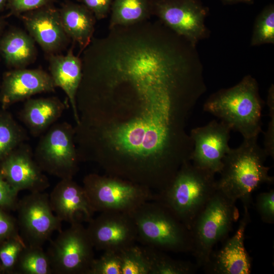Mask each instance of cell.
Segmentation results:
<instances>
[{"label": "cell", "instance_id": "cell-1", "mask_svg": "<svg viewBox=\"0 0 274 274\" xmlns=\"http://www.w3.org/2000/svg\"><path fill=\"white\" fill-rule=\"evenodd\" d=\"M147 108L135 120L119 126L110 133L113 144L123 153L140 156L162 144L167 139L174 119L171 98L160 90H150Z\"/></svg>", "mask_w": 274, "mask_h": 274}, {"label": "cell", "instance_id": "cell-2", "mask_svg": "<svg viewBox=\"0 0 274 274\" xmlns=\"http://www.w3.org/2000/svg\"><path fill=\"white\" fill-rule=\"evenodd\" d=\"M258 137L244 139L238 147L230 148L223 159L217 189L234 202L250 207L253 193L262 185L271 184L273 177L265 162L268 155L259 145Z\"/></svg>", "mask_w": 274, "mask_h": 274}, {"label": "cell", "instance_id": "cell-3", "mask_svg": "<svg viewBox=\"0 0 274 274\" xmlns=\"http://www.w3.org/2000/svg\"><path fill=\"white\" fill-rule=\"evenodd\" d=\"M261 99L256 80L250 75L238 83L211 95L203 107L204 112L219 119L244 139L258 137L262 131Z\"/></svg>", "mask_w": 274, "mask_h": 274}, {"label": "cell", "instance_id": "cell-4", "mask_svg": "<svg viewBox=\"0 0 274 274\" xmlns=\"http://www.w3.org/2000/svg\"><path fill=\"white\" fill-rule=\"evenodd\" d=\"M216 174L185 161L154 199L165 205L190 230L198 214L217 190Z\"/></svg>", "mask_w": 274, "mask_h": 274}, {"label": "cell", "instance_id": "cell-5", "mask_svg": "<svg viewBox=\"0 0 274 274\" xmlns=\"http://www.w3.org/2000/svg\"><path fill=\"white\" fill-rule=\"evenodd\" d=\"M142 246L163 252L191 253L190 230L163 203L153 199L130 213Z\"/></svg>", "mask_w": 274, "mask_h": 274}, {"label": "cell", "instance_id": "cell-6", "mask_svg": "<svg viewBox=\"0 0 274 274\" xmlns=\"http://www.w3.org/2000/svg\"><path fill=\"white\" fill-rule=\"evenodd\" d=\"M239 217L236 202L217 190L195 218L190 229L197 268L208 262L214 246L224 239Z\"/></svg>", "mask_w": 274, "mask_h": 274}, {"label": "cell", "instance_id": "cell-7", "mask_svg": "<svg viewBox=\"0 0 274 274\" xmlns=\"http://www.w3.org/2000/svg\"><path fill=\"white\" fill-rule=\"evenodd\" d=\"M83 188L95 212L131 213L155 197L152 190L131 181L95 175L85 178Z\"/></svg>", "mask_w": 274, "mask_h": 274}, {"label": "cell", "instance_id": "cell-8", "mask_svg": "<svg viewBox=\"0 0 274 274\" xmlns=\"http://www.w3.org/2000/svg\"><path fill=\"white\" fill-rule=\"evenodd\" d=\"M94 249L86 228L82 223L71 224L59 231L47 252L53 273L88 274L95 259Z\"/></svg>", "mask_w": 274, "mask_h": 274}, {"label": "cell", "instance_id": "cell-9", "mask_svg": "<svg viewBox=\"0 0 274 274\" xmlns=\"http://www.w3.org/2000/svg\"><path fill=\"white\" fill-rule=\"evenodd\" d=\"M74 133L71 125L63 122L54 123L42 136L33 156L43 172L60 179H72L77 164Z\"/></svg>", "mask_w": 274, "mask_h": 274}, {"label": "cell", "instance_id": "cell-10", "mask_svg": "<svg viewBox=\"0 0 274 274\" xmlns=\"http://www.w3.org/2000/svg\"><path fill=\"white\" fill-rule=\"evenodd\" d=\"M20 234L30 246H42L55 231H61V222L53 213L49 195L33 192L17 203Z\"/></svg>", "mask_w": 274, "mask_h": 274}, {"label": "cell", "instance_id": "cell-11", "mask_svg": "<svg viewBox=\"0 0 274 274\" xmlns=\"http://www.w3.org/2000/svg\"><path fill=\"white\" fill-rule=\"evenodd\" d=\"M152 11L193 47L207 36L208 8L199 0H155Z\"/></svg>", "mask_w": 274, "mask_h": 274}, {"label": "cell", "instance_id": "cell-12", "mask_svg": "<svg viewBox=\"0 0 274 274\" xmlns=\"http://www.w3.org/2000/svg\"><path fill=\"white\" fill-rule=\"evenodd\" d=\"M86 230L94 248L120 252L138 242V232L130 213H100L88 223Z\"/></svg>", "mask_w": 274, "mask_h": 274}, {"label": "cell", "instance_id": "cell-13", "mask_svg": "<svg viewBox=\"0 0 274 274\" xmlns=\"http://www.w3.org/2000/svg\"><path fill=\"white\" fill-rule=\"evenodd\" d=\"M231 129L224 122L213 120L191 130L193 149L190 161L196 167L219 173L223 159L230 149Z\"/></svg>", "mask_w": 274, "mask_h": 274}, {"label": "cell", "instance_id": "cell-14", "mask_svg": "<svg viewBox=\"0 0 274 274\" xmlns=\"http://www.w3.org/2000/svg\"><path fill=\"white\" fill-rule=\"evenodd\" d=\"M35 160L30 146L23 143L0 162V174L18 194L43 192L49 186L47 177Z\"/></svg>", "mask_w": 274, "mask_h": 274}, {"label": "cell", "instance_id": "cell-15", "mask_svg": "<svg viewBox=\"0 0 274 274\" xmlns=\"http://www.w3.org/2000/svg\"><path fill=\"white\" fill-rule=\"evenodd\" d=\"M244 213L234 234L223 246L211 253L208 263L203 267L210 274H250L252 259L245 246V233L250 222L249 207L243 206Z\"/></svg>", "mask_w": 274, "mask_h": 274}, {"label": "cell", "instance_id": "cell-16", "mask_svg": "<svg viewBox=\"0 0 274 274\" xmlns=\"http://www.w3.org/2000/svg\"><path fill=\"white\" fill-rule=\"evenodd\" d=\"M55 87L49 74L41 69L16 68L5 72L0 89V102L6 109L33 95L54 92Z\"/></svg>", "mask_w": 274, "mask_h": 274}, {"label": "cell", "instance_id": "cell-17", "mask_svg": "<svg viewBox=\"0 0 274 274\" xmlns=\"http://www.w3.org/2000/svg\"><path fill=\"white\" fill-rule=\"evenodd\" d=\"M19 16L28 34L49 55L56 54L67 45L70 38L62 27L59 9L52 5Z\"/></svg>", "mask_w": 274, "mask_h": 274}, {"label": "cell", "instance_id": "cell-18", "mask_svg": "<svg viewBox=\"0 0 274 274\" xmlns=\"http://www.w3.org/2000/svg\"><path fill=\"white\" fill-rule=\"evenodd\" d=\"M51 209L58 219L70 224L88 223L95 213L85 191L72 179H61L49 195Z\"/></svg>", "mask_w": 274, "mask_h": 274}, {"label": "cell", "instance_id": "cell-19", "mask_svg": "<svg viewBox=\"0 0 274 274\" xmlns=\"http://www.w3.org/2000/svg\"><path fill=\"white\" fill-rule=\"evenodd\" d=\"M49 62V74L55 87L61 88L67 96L78 124L80 119L76 97L82 78L81 60L74 54L72 48L65 55H50Z\"/></svg>", "mask_w": 274, "mask_h": 274}, {"label": "cell", "instance_id": "cell-20", "mask_svg": "<svg viewBox=\"0 0 274 274\" xmlns=\"http://www.w3.org/2000/svg\"><path fill=\"white\" fill-rule=\"evenodd\" d=\"M65 104L57 97L28 98L19 112L29 133L37 137L46 132L61 117Z\"/></svg>", "mask_w": 274, "mask_h": 274}, {"label": "cell", "instance_id": "cell-21", "mask_svg": "<svg viewBox=\"0 0 274 274\" xmlns=\"http://www.w3.org/2000/svg\"><path fill=\"white\" fill-rule=\"evenodd\" d=\"M63 29L70 39L84 49L91 42L94 30L95 17L82 4L72 2L64 3L59 9Z\"/></svg>", "mask_w": 274, "mask_h": 274}, {"label": "cell", "instance_id": "cell-22", "mask_svg": "<svg viewBox=\"0 0 274 274\" xmlns=\"http://www.w3.org/2000/svg\"><path fill=\"white\" fill-rule=\"evenodd\" d=\"M35 42L26 32L11 28L0 38V54L8 66L14 69L25 68L36 58Z\"/></svg>", "mask_w": 274, "mask_h": 274}, {"label": "cell", "instance_id": "cell-23", "mask_svg": "<svg viewBox=\"0 0 274 274\" xmlns=\"http://www.w3.org/2000/svg\"><path fill=\"white\" fill-rule=\"evenodd\" d=\"M110 27L128 25L147 18L152 11L151 0H113Z\"/></svg>", "mask_w": 274, "mask_h": 274}, {"label": "cell", "instance_id": "cell-24", "mask_svg": "<svg viewBox=\"0 0 274 274\" xmlns=\"http://www.w3.org/2000/svg\"><path fill=\"white\" fill-rule=\"evenodd\" d=\"M150 274H193L197 267L190 261L175 259L161 250L142 246Z\"/></svg>", "mask_w": 274, "mask_h": 274}, {"label": "cell", "instance_id": "cell-25", "mask_svg": "<svg viewBox=\"0 0 274 274\" xmlns=\"http://www.w3.org/2000/svg\"><path fill=\"white\" fill-rule=\"evenodd\" d=\"M26 130L6 109L0 110V162L28 140Z\"/></svg>", "mask_w": 274, "mask_h": 274}, {"label": "cell", "instance_id": "cell-26", "mask_svg": "<svg viewBox=\"0 0 274 274\" xmlns=\"http://www.w3.org/2000/svg\"><path fill=\"white\" fill-rule=\"evenodd\" d=\"M16 268L21 274L53 273L49 257L42 246L27 244L20 253Z\"/></svg>", "mask_w": 274, "mask_h": 274}, {"label": "cell", "instance_id": "cell-27", "mask_svg": "<svg viewBox=\"0 0 274 274\" xmlns=\"http://www.w3.org/2000/svg\"><path fill=\"white\" fill-rule=\"evenodd\" d=\"M274 43V5L270 4L257 16L251 40L252 46Z\"/></svg>", "mask_w": 274, "mask_h": 274}, {"label": "cell", "instance_id": "cell-28", "mask_svg": "<svg viewBox=\"0 0 274 274\" xmlns=\"http://www.w3.org/2000/svg\"><path fill=\"white\" fill-rule=\"evenodd\" d=\"M122 274H150L142 246L135 244L119 252Z\"/></svg>", "mask_w": 274, "mask_h": 274}, {"label": "cell", "instance_id": "cell-29", "mask_svg": "<svg viewBox=\"0 0 274 274\" xmlns=\"http://www.w3.org/2000/svg\"><path fill=\"white\" fill-rule=\"evenodd\" d=\"M27 244L17 233L0 244V262L3 269L12 270L16 268L19 257Z\"/></svg>", "mask_w": 274, "mask_h": 274}, {"label": "cell", "instance_id": "cell-30", "mask_svg": "<svg viewBox=\"0 0 274 274\" xmlns=\"http://www.w3.org/2000/svg\"><path fill=\"white\" fill-rule=\"evenodd\" d=\"M88 274H122L119 252L104 251L100 258L94 259Z\"/></svg>", "mask_w": 274, "mask_h": 274}, {"label": "cell", "instance_id": "cell-31", "mask_svg": "<svg viewBox=\"0 0 274 274\" xmlns=\"http://www.w3.org/2000/svg\"><path fill=\"white\" fill-rule=\"evenodd\" d=\"M255 207L261 221L265 223H274V190L258 194Z\"/></svg>", "mask_w": 274, "mask_h": 274}, {"label": "cell", "instance_id": "cell-32", "mask_svg": "<svg viewBox=\"0 0 274 274\" xmlns=\"http://www.w3.org/2000/svg\"><path fill=\"white\" fill-rule=\"evenodd\" d=\"M271 85L268 90L267 105L270 121L264 133V149L268 156L274 157V89Z\"/></svg>", "mask_w": 274, "mask_h": 274}, {"label": "cell", "instance_id": "cell-33", "mask_svg": "<svg viewBox=\"0 0 274 274\" xmlns=\"http://www.w3.org/2000/svg\"><path fill=\"white\" fill-rule=\"evenodd\" d=\"M54 0H8L6 7L9 15L20 16L23 13L52 5Z\"/></svg>", "mask_w": 274, "mask_h": 274}, {"label": "cell", "instance_id": "cell-34", "mask_svg": "<svg viewBox=\"0 0 274 274\" xmlns=\"http://www.w3.org/2000/svg\"><path fill=\"white\" fill-rule=\"evenodd\" d=\"M88 9L98 20L108 15L113 0H78Z\"/></svg>", "mask_w": 274, "mask_h": 274}, {"label": "cell", "instance_id": "cell-35", "mask_svg": "<svg viewBox=\"0 0 274 274\" xmlns=\"http://www.w3.org/2000/svg\"><path fill=\"white\" fill-rule=\"evenodd\" d=\"M17 193L0 174V208L17 207Z\"/></svg>", "mask_w": 274, "mask_h": 274}, {"label": "cell", "instance_id": "cell-36", "mask_svg": "<svg viewBox=\"0 0 274 274\" xmlns=\"http://www.w3.org/2000/svg\"><path fill=\"white\" fill-rule=\"evenodd\" d=\"M17 233L15 222L0 208V244Z\"/></svg>", "mask_w": 274, "mask_h": 274}, {"label": "cell", "instance_id": "cell-37", "mask_svg": "<svg viewBox=\"0 0 274 274\" xmlns=\"http://www.w3.org/2000/svg\"><path fill=\"white\" fill-rule=\"evenodd\" d=\"M224 4L231 5L238 3H245L251 4L253 3L254 0H220Z\"/></svg>", "mask_w": 274, "mask_h": 274}, {"label": "cell", "instance_id": "cell-38", "mask_svg": "<svg viewBox=\"0 0 274 274\" xmlns=\"http://www.w3.org/2000/svg\"><path fill=\"white\" fill-rule=\"evenodd\" d=\"M6 25V22L4 19L0 17V38L3 34L4 29Z\"/></svg>", "mask_w": 274, "mask_h": 274}, {"label": "cell", "instance_id": "cell-39", "mask_svg": "<svg viewBox=\"0 0 274 274\" xmlns=\"http://www.w3.org/2000/svg\"><path fill=\"white\" fill-rule=\"evenodd\" d=\"M8 0H0V12L3 11L6 6Z\"/></svg>", "mask_w": 274, "mask_h": 274}]
</instances>
